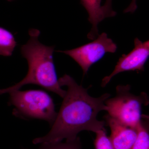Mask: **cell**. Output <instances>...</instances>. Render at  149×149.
Listing matches in <instances>:
<instances>
[{"mask_svg": "<svg viewBox=\"0 0 149 149\" xmlns=\"http://www.w3.org/2000/svg\"><path fill=\"white\" fill-rule=\"evenodd\" d=\"M60 85L67 87L60 109L51 129L45 135L34 139L35 145L47 142L73 140L84 130L96 133L105 129V121L98 120L101 111H107L105 101L110 95L105 93L98 97L89 95L88 90L78 85L67 74L58 79Z\"/></svg>", "mask_w": 149, "mask_h": 149, "instance_id": "cell-1", "label": "cell"}, {"mask_svg": "<svg viewBox=\"0 0 149 149\" xmlns=\"http://www.w3.org/2000/svg\"><path fill=\"white\" fill-rule=\"evenodd\" d=\"M40 34L39 29H29V40L20 47L22 55L28 63L27 75L15 85L0 89V95L19 90L25 85L34 84L55 93L62 98L65 96L66 91L60 85L54 63L55 47L46 46L40 42Z\"/></svg>", "mask_w": 149, "mask_h": 149, "instance_id": "cell-2", "label": "cell"}, {"mask_svg": "<svg viewBox=\"0 0 149 149\" xmlns=\"http://www.w3.org/2000/svg\"><path fill=\"white\" fill-rule=\"evenodd\" d=\"M9 103L15 107L13 114L24 119L44 120L52 126L56 118L53 100L41 90H17L8 93Z\"/></svg>", "mask_w": 149, "mask_h": 149, "instance_id": "cell-3", "label": "cell"}, {"mask_svg": "<svg viewBox=\"0 0 149 149\" xmlns=\"http://www.w3.org/2000/svg\"><path fill=\"white\" fill-rule=\"evenodd\" d=\"M129 85H118L116 95L105 101L108 115L123 124L137 130L141 125L142 109L149 104V96L142 92L136 95Z\"/></svg>", "mask_w": 149, "mask_h": 149, "instance_id": "cell-4", "label": "cell"}, {"mask_svg": "<svg viewBox=\"0 0 149 149\" xmlns=\"http://www.w3.org/2000/svg\"><path fill=\"white\" fill-rule=\"evenodd\" d=\"M117 49L116 44L108 37L106 33L103 32L91 42L72 49L58 52L72 58L80 65L85 75L92 65L101 59L106 54L114 53Z\"/></svg>", "mask_w": 149, "mask_h": 149, "instance_id": "cell-5", "label": "cell"}, {"mask_svg": "<svg viewBox=\"0 0 149 149\" xmlns=\"http://www.w3.org/2000/svg\"><path fill=\"white\" fill-rule=\"evenodd\" d=\"M134 48L126 54L122 55L117 62L114 70L109 75L103 78V88L116 74L129 71H143L145 63L149 57V40L142 42L139 38L134 40Z\"/></svg>", "mask_w": 149, "mask_h": 149, "instance_id": "cell-6", "label": "cell"}, {"mask_svg": "<svg viewBox=\"0 0 149 149\" xmlns=\"http://www.w3.org/2000/svg\"><path fill=\"white\" fill-rule=\"evenodd\" d=\"M106 123L111 130L109 139L113 149H132L138 136V130L123 124L108 115Z\"/></svg>", "mask_w": 149, "mask_h": 149, "instance_id": "cell-7", "label": "cell"}, {"mask_svg": "<svg viewBox=\"0 0 149 149\" xmlns=\"http://www.w3.org/2000/svg\"><path fill=\"white\" fill-rule=\"evenodd\" d=\"M80 3L88 14V20L92 24L91 31L88 33L89 40H94L98 36V24L108 17L103 6L102 0H80Z\"/></svg>", "mask_w": 149, "mask_h": 149, "instance_id": "cell-8", "label": "cell"}, {"mask_svg": "<svg viewBox=\"0 0 149 149\" xmlns=\"http://www.w3.org/2000/svg\"><path fill=\"white\" fill-rule=\"evenodd\" d=\"M16 46L17 42L13 34L0 27V55L10 56Z\"/></svg>", "mask_w": 149, "mask_h": 149, "instance_id": "cell-9", "label": "cell"}, {"mask_svg": "<svg viewBox=\"0 0 149 149\" xmlns=\"http://www.w3.org/2000/svg\"><path fill=\"white\" fill-rule=\"evenodd\" d=\"M37 149H82L80 138L73 140H67L65 142L55 141L40 144Z\"/></svg>", "mask_w": 149, "mask_h": 149, "instance_id": "cell-10", "label": "cell"}, {"mask_svg": "<svg viewBox=\"0 0 149 149\" xmlns=\"http://www.w3.org/2000/svg\"><path fill=\"white\" fill-rule=\"evenodd\" d=\"M138 136L132 149H149V132L142 124L137 129Z\"/></svg>", "mask_w": 149, "mask_h": 149, "instance_id": "cell-11", "label": "cell"}, {"mask_svg": "<svg viewBox=\"0 0 149 149\" xmlns=\"http://www.w3.org/2000/svg\"><path fill=\"white\" fill-rule=\"evenodd\" d=\"M95 134L94 141L95 149H113L109 138L107 136L105 129L99 130Z\"/></svg>", "mask_w": 149, "mask_h": 149, "instance_id": "cell-12", "label": "cell"}, {"mask_svg": "<svg viewBox=\"0 0 149 149\" xmlns=\"http://www.w3.org/2000/svg\"><path fill=\"white\" fill-rule=\"evenodd\" d=\"M112 0H106L103 6L109 17H112L116 16V13L112 8Z\"/></svg>", "mask_w": 149, "mask_h": 149, "instance_id": "cell-13", "label": "cell"}, {"mask_svg": "<svg viewBox=\"0 0 149 149\" xmlns=\"http://www.w3.org/2000/svg\"><path fill=\"white\" fill-rule=\"evenodd\" d=\"M136 2H137V0H132L129 6L127 8L124 10V13H133L135 12V11L136 10L137 8Z\"/></svg>", "mask_w": 149, "mask_h": 149, "instance_id": "cell-14", "label": "cell"}, {"mask_svg": "<svg viewBox=\"0 0 149 149\" xmlns=\"http://www.w3.org/2000/svg\"><path fill=\"white\" fill-rule=\"evenodd\" d=\"M141 122L143 126L149 132V114H142Z\"/></svg>", "mask_w": 149, "mask_h": 149, "instance_id": "cell-15", "label": "cell"}, {"mask_svg": "<svg viewBox=\"0 0 149 149\" xmlns=\"http://www.w3.org/2000/svg\"><path fill=\"white\" fill-rule=\"evenodd\" d=\"M8 1L11 2L12 1H14V0H7Z\"/></svg>", "mask_w": 149, "mask_h": 149, "instance_id": "cell-16", "label": "cell"}]
</instances>
